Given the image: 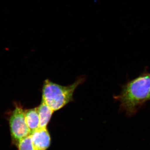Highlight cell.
<instances>
[{"label": "cell", "instance_id": "cell-1", "mask_svg": "<svg viewBox=\"0 0 150 150\" xmlns=\"http://www.w3.org/2000/svg\"><path fill=\"white\" fill-rule=\"evenodd\" d=\"M150 91V74L144 73L123 86L121 93L114 98L127 115H133L149 100Z\"/></svg>", "mask_w": 150, "mask_h": 150}, {"label": "cell", "instance_id": "cell-2", "mask_svg": "<svg viewBox=\"0 0 150 150\" xmlns=\"http://www.w3.org/2000/svg\"><path fill=\"white\" fill-rule=\"evenodd\" d=\"M83 80L80 78L72 84L62 86L46 79L43 83L42 101L54 111L59 110L73 100L74 92Z\"/></svg>", "mask_w": 150, "mask_h": 150}, {"label": "cell", "instance_id": "cell-3", "mask_svg": "<svg viewBox=\"0 0 150 150\" xmlns=\"http://www.w3.org/2000/svg\"><path fill=\"white\" fill-rule=\"evenodd\" d=\"M9 124L11 136L15 144L17 145L21 140L31 134L25 121V110L21 107L17 106L13 111Z\"/></svg>", "mask_w": 150, "mask_h": 150}, {"label": "cell", "instance_id": "cell-4", "mask_svg": "<svg viewBox=\"0 0 150 150\" xmlns=\"http://www.w3.org/2000/svg\"><path fill=\"white\" fill-rule=\"evenodd\" d=\"M30 136L35 150H46L51 144V137L47 128H38Z\"/></svg>", "mask_w": 150, "mask_h": 150}, {"label": "cell", "instance_id": "cell-5", "mask_svg": "<svg viewBox=\"0 0 150 150\" xmlns=\"http://www.w3.org/2000/svg\"><path fill=\"white\" fill-rule=\"evenodd\" d=\"M39 118V128H47L54 111L43 101L37 107Z\"/></svg>", "mask_w": 150, "mask_h": 150}, {"label": "cell", "instance_id": "cell-6", "mask_svg": "<svg viewBox=\"0 0 150 150\" xmlns=\"http://www.w3.org/2000/svg\"><path fill=\"white\" fill-rule=\"evenodd\" d=\"M25 121L31 134L39 128V118L37 107L25 110Z\"/></svg>", "mask_w": 150, "mask_h": 150}, {"label": "cell", "instance_id": "cell-7", "mask_svg": "<svg viewBox=\"0 0 150 150\" xmlns=\"http://www.w3.org/2000/svg\"><path fill=\"white\" fill-rule=\"evenodd\" d=\"M17 146L18 150H35L30 135L21 140Z\"/></svg>", "mask_w": 150, "mask_h": 150}, {"label": "cell", "instance_id": "cell-8", "mask_svg": "<svg viewBox=\"0 0 150 150\" xmlns=\"http://www.w3.org/2000/svg\"><path fill=\"white\" fill-rule=\"evenodd\" d=\"M150 99V91L149 92V100Z\"/></svg>", "mask_w": 150, "mask_h": 150}]
</instances>
